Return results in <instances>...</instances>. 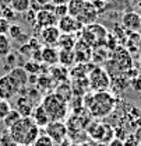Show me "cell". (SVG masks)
<instances>
[{
  "label": "cell",
  "mask_w": 141,
  "mask_h": 146,
  "mask_svg": "<svg viewBox=\"0 0 141 146\" xmlns=\"http://www.w3.org/2000/svg\"><path fill=\"white\" fill-rule=\"evenodd\" d=\"M83 101L89 117L92 118L108 117L116 106L115 96L110 91H91L84 96Z\"/></svg>",
  "instance_id": "cell-1"
},
{
  "label": "cell",
  "mask_w": 141,
  "mask_h": 146,
  "mask_svg": "<svg viewBox=\"0 0 141 146\" xmlns=\"http://www.w3.org/2000/svg\"><path fill=\"white\" fill-rule=\"evenodd\" d=\"M9 132L18 146H32L41 133V128L31 117H22L18 122L9 128Z\"/></svg>",
  "instance_id": "cell-2"
},
{
  "label": "cell",
  "mask_w": 141,
  "mask_h": 146,
  "mask_svg": "<svg viewBox=\"0 0 141 146\" xmlns=\"http://www.w3.org/2000/svg\"><path fill=\"white\" fill-rule=\"evenodd\" d=\"M106 68L108 69H105V70L109 73L110 77L117 76V74H124L129 69L133 68V60H131L130 52L124 48H120V46L116 48L110 56V59L108 60Z\"/></svg>",
  "instance_id": "cell-3"
},
{
  "label": "cell",
  "mask_w": 141,
  "mask_h": 146,
  "mask_svg": "<svg viewBox=\"0 0 141 146\" xmlns=\"http://www.w3.org/2000/svg\"><path fill=\"white\" fill-rule=\"evenodd\" d=\"M41 106L48 112L50 121H63L69 114V106L56 93H49L42 97Z\"/></svg>",
  "instance_id": "cell-4"
},
{
  "label": "cell",
  "mask_w": 141,
  "mask_h": 146,
  "mask_svg": "<svg viewBox=\"0 0 141 146\" xmlns=\"http://www.w3.org/2000/svg\"><path fill=\"white\" fill-rule=\"evenodd\" d=\"M108 36H109V33H108V30L105 27L101 25V24L94 23V24H89V25H84L81 39L85 44H88L91 48H96L101 44L105 45Z\"/></svg>",
  "instance_id": "cell-5"
},
{
  "label": "cell",
  "mask_w": 141,
  "mask_h": 146,
  "mask_svg": "<svg viewBox=\"0 0 141 146\" xmlns=\"http://www.w3.org/2000/svg\"><path fill=\"white\" fill-rule=\"evenodd\" d=\"M89 91H109L110 89V76L104 68L95 66L87 74Z\"/></svg>",
  "instance_id": "cell-6"
},
{
  "label": "cell",
  "mask_w": 141,
  "mask_h": 146,
  "mask_svg": "<svg viewBox=\"0 0 141 146\" xmlns=\"http://www.w3.org/2000/svg\"><path fill=\"white\" fill-rule=\"evenodd\" d=\"M87 132L94 142L109 143L115 138V129L112 128V125H109L106 122H98V121L91 122Z\"/></svg>",
  "instance_id": "cell-7"
},
{
  "label": "cell",
  "mask_w": 141,
  "mask_h": 146,
  "mask_svg": "<svg viewBox=\"0 0 141 146\" xmlns=\"http://www.w3.org/2000/svg\"><path fill=\"white\" fill-rule=\"evenodd\" d=\"M53 10H54V4H53V6L46 4V6H43L39 11H36L35 23L41 30L45 28V27L57 25V20H59V18L56 17V14L53 13Z\"/></svg>",
  "instance_id": "cell-8"
},
{
  "label": "cell",
  "mask_w": 141,
  "mask_h": 146,
  "mask_svg": "<svg viewBox=\"0 0 141 146\" xmlns=\"http://www.w3.org/2000/svg\"><path fill=\"white\" fill-rule=\"evenodd\" d=\"M43 129H45V133H48L52 138L54 143H59L69 136L67 125L63 121H50Z\"/></svg>",
  "instance_id": "cell-9"
},
{
  "label": "cell",
  "mask_w": 141,
  "mask_h": 146,
  "mask_svg": "<svg viewBox=\"0 0 141 146\" xmlns=\"http://www.w3.org/2000/svg\"><path fill=\"white\" fill-rule=\"evenodd\" d=\"M20 91V87L17 83L10 77V74H3L0 77V98L4 100H11L16 94Z\"/></svg>",
  "instance_id": "cell-10"
},
{
  "label": "cell",
  "mask_w": 141,
  "mask_h": 146,
  "mask_svg": "<svg viewBox=\"0 0 141 146\" xmlns=\"http://www.w3.org/2000/svg\"><path fill=\"white\" fill-rule=\"evenodd\" d=\"M57 27L62 34H77L80 30L84 28V25L77 18L71 17L69 14L57 20Z\"/></svg>",
  "instance_id": "cell-11"
},
{
  "label": "cell",
  "mask_w": 141,
  "mask_h": 146,
  "mask_svg": "<svg viewBox=\"0 0 141 146\" xmlns=\"http://www.w3.org/2000/svg\"><path fill=\"white\" fill-rule=\"evenodd\" d=\"M98 16H99V13H98V10L94 7V4H92L89 0H85V3H84L81 11L78 13V16L75 18H77L83 25H89V24L96 23Z\"/></svg>",
  "instance_id": "cell-12"
},
{
  "label": "cell",
  "mask_w": 141,
  "mask_h": 146,
  "mask_svg": "<svg viewBox=\"0 0 141 146\" xmlns=\"http://www.w3.org/2000/svg\"><path fill=\"white\" fill-rule=\"evenodd\" d=\"M122 27L130 33H138L141 28L140 14L137 11H126L122 16Z\"/></svg>",
  "instance_id": "cell-13"
},
{
  "label": "cell",
  "mask_w": 141,
  "mask_h": 146,
  "mask_svg": "<svg viewBox=\"0 0 141 146\" xmlns=\"http://www.w3.org/2000/svg\"><path fill=\"white\" fill-rule=\"evenodd\" d=\"M62 35L60 30L57 25H50V27H45L41 30V41L46 45V46H53L57 44L59 38Z\"/></svg>",
  "instance_id": "cell-14"
},
{
  "label": "cell",
  "mask_w": 141,
  "mask_h": 146,
  "mask_svg": "<svg viewBox=\"0 0 141 146\" xmlns=\"http://www.w3.org/2000/svg\"><path fill=\"white\" fill-rule=\"evenodd\" d=\"M74 56H75V60L80 62V63H87L89 59H91V46L88 44H85L83 39L77 41L75 46H74Z\"/></svg>",
  "instance_id": "cell-15"
},
{
  "label": "cell",
  "mask_w": 141,
  "mask_h": 146,
  "mask_svg": "<svg viewBox=\"0 0 141 146\" xmlns=\"http://www.w3.org/2000/svg\"><path fill=\"white\" fill-rule=\"evenodd\" d=\"M30 117L35 121V124L39 128H45L49 122H50V118H49L48 112L43 110V107H42L41 104H38V106L34 107V110H32V112H31Z\"/></svg>",
  "instance_id": "cell-16"
},
{
  "label": "cell",
  "mask_w": 141,
  "mask_h": 146,
  "mask_svg": "<svg viewBox=\"0 0 141 146\" xmlns=\"http://www.w3.org/2000/svg\"><path fill=\"white\" fill-rule=\"evenodd\" d=\"M41 58L43 63L49 66H54L59 63V49L54 46H43L41 52Z\"/></svg>",
  "instance_id": "cell-17"
},
{
  "label": "cell",
  "mask_w": 141,
  "mask_h": 146,
  "mask_svg": "<svg viewBox=\"0 0 141 146\" xmlns=\"http://www.w3.org/2000/svg\"><path fill=\"white\" fill-rule=\"evenodd\" d=\"M130 86V80L126 77V74H117L110 77V93H122Z\"/></svg>",
  "instance_id": "cell-18"
},
{
  "label": "cell",
  "mask_w": 141,
  "mask_h": 146,
  "mask_svg": "<svg viewBox=\"0 0 141 146\" xmlns=\"http://www.w3.org/2000/svg\"><path fill=\"white\" fill-rule=\"evenodd\" d=\"M34 101H31L27 96H20L16 101V110L22 115V117H30L32 110H34Z\"/></svg>",
  "instance_id": "cell-19"
},
{
  "label": "cell",
  "mask_w": 141,
  "mask_h": 146,
  "mask_svg": "<svg viewBox=\"0 0 141 146\" xmlns=\"http://www.w3.org/2000/svg\"><path fill=\"white\" fill-rule=\"evenodd\" d=\"M10 77L17 83V86L20 89L25 87L28 84V73L25 72V69L22 66H17V68H13L11 70H9Z\"/></svg>",
  "instance_id": "cell-20"
},
{
  "label": "cell",
  "mask_w": 141,
  "mask_h": 146,
  "mask_svg": "<svg viewBox=\"0 0 141 146\" xmlns=\"http://www.w3.org/2000/svg\"><path fill=\"white\" fill-rule=\"evenodd\" d=\"M75 44H77V38L74 36V34H62L56 46H59V49L63 51H73Z\"/></svg>",
  "instance_id": "cell-21"
},
{
  "label": "cell",
  "mask_w": 141,
  "mask_h": 146,
  "mask_svg": "<svg viewBox=\"0 0 141 146\" xmlns=\"http://www.w3.org/2000/svg\"><path fill=\"white\" fill-rule=\"evenodd\" d=\"M49 74H50V77H52L53 80H56V82H67V77H69V72H67V68H64V66H52L50 68V70H49Z\"/></svg>",
  "instance_id": "cell-22"
},
{
  "label": "cell",
  "mask_w": 141,
  "mask_h": 146,
  "mask_svg": "<svg viewBox=\"0 0 141 146\" xmlns=\"http://www.w3.org/2000/svg\"><path fill=\"white\" fill-rule=\"evenodd\" d=\"M10 7L17 14H25L31 10V0H10Z\"/></svg>",
  "instance_id": "cell-23"
},
{
  "label": "cell",
  "mask_w": 141,
  "mask_h": 146,
  "mask_svg": "<svg viewBox=\"0 0 141 146\" xmlns=\"http://www.w3.org/2000/svg\"><path fill=\"white\" fill-rule=\"evenodd\" d=\"M54 93H56L62 100H64L66 103H69L71 98V94H73V90H71L70 84H67V82H62V83L54 89Z\"/></svg>",
  "instance_id": "cell-24"
},
{
  "label": "cell",
  "mask_w": 141,
  "mask_h": 146,
  "mask_svg": "<svg viewBox=\"0 0 141 146\" xmlns=\"http://www.w3.org/2000/svg\"><path fill=\"white\" fill-rule=\"evenodd\" d=\"M7 35L9 38L18 41V42H22L24 39H27V35L24 34V30H22V25H20V24H11Z\"/></svg>",
  "instance_id": "cell-25"
},
{
  "label": "cell",
  "mask_w": 141,
  "mask_h": 146,
  "mask_svg": "<svg viewBox=\"0 0 141 146\" xmlns=\"http://www.w3.org/2000/svg\"><path fill=\"white\" fill-rule=\"evenodd\" d=\"M75 62V56H74V51H59V63L64 68H70L71 65Z\"/></svg>",
  "instance_id": "cell-26"
},
{
  "label": "cell",
  "mask_w": 141,
  "mask_h": 146,
  "mask_svg": "<svg viewBox=\"0 0 141 146\" xmlns=\"http://www.w3.org/2000/svg\"><path fill=\"white\" fill-rule=\"evenodd\" d=\"M11 51V41L9 35L0 34V59H4Z\"/></svg>",
  "instance_id": "cell-27"
},
{
  "label": "cell",
  "mask_w": 141,
  "mask_h": 146,
  "mask_svg": "<svg viewBox=\"0 0 141 146\" xmlns=\"http://www.w3.org/2000/svg\"><path fill=\"white\" fill-rule=\"evenodd\" d=\"M21 118H22V115L18 112L17 110H16V108H11V111H10V112H9V114L4 117V119H3V124H4V127L9 129V128L13 127L16 122H18Z\"/></svg>",
  "instance_id": "cell-28"
},
{
  "label": "cell",
  "mask_w": 141,
  "mask_h": 146,
  "mask_svg": "<svg viewBox=\"0 0 141 146\" xmlns=\"http://www.w3.org/2000/svg\"><path fill=\"white\" fill-rule=\"evenodd\" d=\"M84 3H85V0H70V1L67 3L69 16H71V17H77L78 13L81 11Z\"/></svg>",
  "instance_id": "cell-29"
},
{
  "label": "cell",
  "mask_w": 141,
  "mask_h": 146,
  "mask_svg": "<svg viewBox=\"0 0 141 146\" xmlns=\"http://www.w3.org/2000/svg\"><path fill=\"white\" fill-rule=\"evenodd\" d=\"M22 68L25 69V72L28 73V74H39V73H41V63L34 60V59L27 60Z\"/></svg>",
  "instance_id": "cell-30"
},
{
  "label": "cell",
  "mask_w": 141,
  "mask_h": 146,
  "mask_svg": "<svg viewBox=\"0 0 141 146\" xmlns=\"http://www.w3.org/2000/svg\"><path fill=\"white\" fill-rule=\"evenodd\" d=\"M32 146H54V142L48 133L43 132V133H39V136L36 138V141L34 142Z\"/></svg>",
  "instance_id": "cell-31"
},
{
  "label": "cell",
  "mask_w": 141,
  "mask_h": 146,
  "mask_svg": "<svg viewBox=\"0 0 141 146\" xmlns=\"http://www.w3.org/2000/svg\"><path fill=\"white\" fill-rule=\"evenodd\" d=\"M52 84H53V79L50 76H43V74L38 76V83H36V86L39 87V91L43 90V87H45V89H50Z\"/></svg>",
  "instance_id": "cell-32"
},
{
  "label": "cell",
  "mask_w": 141,
  "mask_h": 146,
  "mask_svg": "<svg viewBox=\"0 0 141 146\" xmlns=\"http://www.w3.org/2000/svg\"><path fill=\"white\" fill-rule=\"evenodd\" d=\"M0 146H18L14 139L11 138L10 132L9 131H4L1 135H0Z\"/></svg>",
  "instance_id": "cell-33"
},
{
  "label": "cell",
  "mask_w": 141,
  "mask_h": 146,
  "mask_svg": "<svg viewBox=\"0 0 141 146\" xmlns=\"http://www.w3.org/2000/svg\"><path fill=\"white\" fill-rule=\"evenodd\" d=\"M11 111V106L9 103V100H4V98H0V121L4 119V117Z\"/></svg>",
  "instance_id": "cell-34"
},
{
  "label": "cell",
  "mask_w": 141,
  "mask_h": 146,
  "mask_svg": "<svg viewBox=\"0 0 141 146\" xmlns=\"http://www.w3.org/2000/svg\"><path fill=\"white\" fill-rule=\"evenodd\" d=\"M53 13L56 14V17H57V18H62V17H64V16H67V14H69V10H67V4H60V6H54V10H53Z\"/></svg>",
  "instance_id": "cell-35"
},
{
  "label": "cell",
  "mask_w": 141,
  "mask_h": 146,
  "mask_svg": "<svg viewBox=\"0 0 141 146\" xmlns=\"http://www.w3.org/2000/svg\"><path fill=\"white\" fill-rule=\"evenodd\" d=\"M130 87L137 93H141V73H138L134 79L130 80Z\"/></svg>",
  "instance_id": "cell-36"
},
{
  "label": "cell",
  "mask_w": 141,
  "mask_h": 146,
  "mask_svg": "<svg viewBox=\"0 0 141 146\" xmlns=\"http://www.w3.org/2000/svg\"><path fill=\"white\" fill-rule=\"evenodd\" d=\"M10 25H11V23L7 18L0 17V34L7 35L9 34V30H10Z\"/></svg>",
  "instance_id": "cell-37"
},
{
  "label": "cell",
  "mask_w": 141,
  "mask_h": 146,
  "mask_svg": "<svg viewBox=\"0 0 141 146\" xmlns=\"http://www.w3.org/2000/svg\"><path fill=\"white\" fill-rule=\"evenodd\" d=\"M123 146H140V141L133 135H127L123 141Z\"/></svg>",
  "instance_id": "cell-38"
},
{
  "label": "cell",
  "mask_w": 141,
  "mask_h": 146,
  "mask_svg": "<svg viewBox=\"0 0 141 146\" xmlns=\"http://www.w3.org/2000/svg\"><path fill=\"white\" fill-rule=\"evenodd\" d=\"M3 10V13H1V17L7 18L9 21H11V20H14L16 16H17V13L11 9V7H4V9H1Z\"/></svg>",
  "instance_id": "cell-39"
},
{
  "label": "cell",
  "mask_w": 141,
  "mask_h": 146,
  "mask_svg": "<svg viewBox=\"0 0 141 146\" xmlns=\"http://www.w3.org/2000/svg\"><path fill=\"white\" fill-rule=\"evenodd\" d=\"M20 54H25L27 56H31V55H32V48L30 46V44H24V45L20 48Z\"/></svg>",
  "instance_id": "cell-40"
},
{
  "label": "cell",
  "mask_w": 141,
  "mask_h": 146,
  "mask_svg": "<svg viewBox=\"0 0 141 146\" xmlns=\"http://www.w3.org/2000/svg\"><path fill=\"white\" fill-rule=\"evenodd\" d=\"M109 146H123V139H119V138H113L109 143H108Z\"/></svg>",
  "instance_id": "cell-41"
},
{
  "label": "cell",
  "mask_w": 141,
  "mask_h": 146,
  "mask_svg": "<svg viewBox=\"0 0 141 146\" xmlns=\"http://www.w3.org/2000/svg\"><path fill=\"white\" fill-rule=\"evenodd\" d=\"M35 1L41 6V7H43V6H46V4H50V3H52V0H35Z\"/></svg>",
  "instance_id": "cell-42"
},
{
  "label": "cell",
  "mask_w": 141,
  "mask_h": 146,
  "mask_svg": "<svg viewBox=\"0 0 141 146\" xmlns=\"http://www.w3.org/2000/svg\"><path fill=\"white\" fill-rule=\"evenodd\" d=\"M70 0H52V3L54 6H60V4H67Z\"/></svg>",
  "instance_id": "cell-43"
},
{
  "label": "cell",
  "mask_w": 141,
  "mask_h": 146,
  "mask_svg": "<svg viewBox=\"0 0 141 146\" xmlns=\"http://www.w3.org/2000/svg\"><path fill=\"white\" fill-rule=\"evenodd\" d=\"M134 136H136V138H137V139H138V141L141 142V127H138L137 129H136V132H134Z\"/></svg>",
  "instance_id": "cell-44"
},
{
  "label": "cell",
  "mask_w": 141,
  "mask_h": 146,
  "mask_svg": "<svg viewBox=\"0 0 141 146\" xmlns=\"http://www.w3.org/2000/svg\"><path fill=\"white\" fill-rule=\"evenodd\" d=\"M73 146H92V145H89L87 142H80V143H73Z\"/></svg>",
  "instance_id": "cell-45"
},
{
  "label": "cell",
  "mask_w": 141,
  "mask_h": 146,
  "mask_svg": "<svg viewBox=\"0 0 141 146\" xmlns=\"http://www.w3.org/2000/svg\"><path fill=\"white\" fill-rule=\"evenodd\" d=\"M92 146H109L108 143H101V142H94Z\"/></svg>",
  "instance_id": "cell-46"
},
{
  "label": "cell",
  "mask_w": 141,
  "mask_h": 146,
  "mask_svg": "<svg viewBox=\"0 0 141 146\" xmlns=\"http://www.w3.org/2000/svg\"><path fill=\"white\" fill-rule=\"evenodd\" d=\"M137 13H138V14H141V0L137 3Z\"/></svg>",
  "instance_id": "cell-47"
},
{
  "label": "cell",
  "mask_w": 141,
  "mask_h": 146,
  "mask_svg": "<svg viewBox=\"0 0 141 146\" xmlns=\"http://www.w3.org/2000/svg\"><path fill=\"white\" fill-rule=\"evenodd\" d=\"M138 63H140V68H141V55H140V58H138Z\"/></svg>",
  "instance_id": "cell-48"
},
{
  "label": "cell",
  "mask_w": 141,
  "mask_h": 146,
  "mask_svg": "<svg viewBox=\"0 0 141 146\" xmlns=\"http://www.w3.org/2000/svg\"><path fill=\"white\" fill-rule=\"evenodd\" d=\"M1 13H3V10H1V6H0V17H1Z\"/></svg>",
  "instance_id": "cell-49"
},
{
  "label": "cell",
  "mask_w": 141,
  "mask_h": 146,
  "mask_svg": "<svg viewBox=\"0 0 141 146\" xmlns=\"http://www.w3.org/2000/svg\"><path fill=\"white\" fill-rule=\"evenodd\" d=\"M104 1H106V3H108V1H110V0H104Z\"/></svg>",
  "instance_id": "cell-50"
},
{
  "label": "cell",
  "mask_w": 141,
  "mask_h": 146,
  "mask_svg": "<svg viewBox=\"0 0 141 146\" xmlns=\"http://www.w3.org/2000/svg\"><path fill=\"white\" fill-rule=\"evenodd\" d=\"M140 21H141V14H140Z\"/></svg>",
  "instance_id": "cell-51"
},
{
  "label": "cell",
  "mask_w": 141,
  "mask_h": 146,
  "mask_svg": "<svg viewBox=\"0 0 141 146\" xmlns=\"http://www.w3.org/2000/svg\"><path fill=\"white\" fill-rule=\"evenodd\" d=\"M140 146H141V142H140Z\"/></svg>",
  "instance_id": "cell-52"
}]
</instances>
